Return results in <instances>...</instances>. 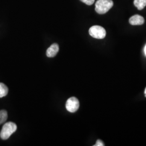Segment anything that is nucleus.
<instances>
[{"label": "nucleus", "instance_id": "nucleus-1", "mask_svg": "<svg viewBox=\"0 0 146 146\" xmlns=\"http://www.w3.org/2000/svg\"><path fill=\"white\" fill-rule=\"evenodd\" d=\"M112 0H98L95 4V11L99 14H104L113 7Z\"/></svg>", "mask_w": 146, "mask_h": 146}, {"label": "nucleus", "instance_id": "nucleus-2", "mask_svg": "<svg viewBox=\"0 0 146 146\" xmlns=\"http://www.w3.org/2000/svg\"><path fill=\"white\" fill-rule=\"evenodd\" d=\"M17 130V125L13 122H8L3 125L0 133V137L2 140H7Z\"/></svg>", "mask_w": 146, "mask_h": 146}, {"label": "nucleus", "instance_id": "nucleus-3", "mask_svg": "<svg viewBox=\"0 0 146 146\" xmlns=\"http://www.w3.org/2000/svg\"><path fill=\"white\" fill-rule=\"evenodd\" d=\"M89 35L95 38L103 39L106 35V31L104 28L100 26H93L89 30Z\"/></svg>", "mask_w": 146, "mask_h": 146}, {"label": "nucleus", "instance_id": "nucleus-4", "mask_svg": "<svg viewBox=\"0 0 146 146\" xmlns=\"http://www.w3.org/2000/svg\"><path fill=\"white\" fill-rule=\"evenodd\" d=\"M80 102L75 97H72L68 99L66 102V108L70 113L76 112L79 108Z\"/></svg>", "mask_w": 146, "mask_h": 146}, {"label": "nucleus", "instance_id": "nucleus-5", "mask_svg": "<svg viewBox=\"0 0 146 146\" xmlns=\"http://www.w3.org/2000/svg\"><path fill=\"white\" fill-rule=\"evenodd\" d=\"M59 51V46L57 43H54L47 49L46 55L48 58H53L56 55Z\"/></svg>", "mask_w": 146, "mask_h": 146}, {"label": "nucleus", "instance_id": "nucleus-6", "mask_svg": "<svg viewBox=\"0 0 146 146\" xmlns=\"http://www.w3.org/2000/svg\"><path fill=\"white\" fill-rule=\"evenodd\" d=\"M129 22L131 25L133 26L142 25L145 22V19L141 16L139 15H135L131 17L129 19Z\"/></svg>", "mask_w": 146, "mask_h": 146}, {"label": "nucleus", "instance_id": "nucleus-7", "mask_svg": "<svg viewBox=\"0 0 146 146\" xmlns=\"http://www.w3.org/2000/svg\"><path fill=\"white\" fill-rule=\"evenodd\" d=\"M134 5L139 10L141 11L146 6V0H134Z\"/></svg>", "mask_w": 146, "mask_h": 146}, {"label": "nucleus", "instance_id": "nucleus-8", "mask_svg": "<svg viewBox=\"0 0 146 146\" xmlns=\"http://www.w3.org/2000/svg\"><path fill=\"white\" fill-rule=\"evenodd\" d=\"M8 93V88L3 83H0V98L5 96Z\"/></svg>", "mask_w": 146, "mask_h": 146}, {"label": "nucleus", "instance_id": "nucleus-9", "mask_svg": "<svg viewBox=\"0 0 146 146\" xmlns=\"http://www.w3.org/2000/svg\"><path fill=\"white\" fill-rule=\"evenodd\" d=\"M8 118L7 111L5 110H0V125L5 122Z\"/></svg>", "mask_w": 146, "mask_h": 146}, {"label": "nucleus", "instance_id": "nucleus-10", "mask_svg": "<svg viewBox=\"0 0 146 146\" xmlns=\"http://www.w3.org/2000/svg\"><path fill=\"white\" fill-rule=\"evenodd\" d=\"M81 2H84L87 5H92L95 2V0H80Z\"/></svg>", "mask_w": 146, "mask_h": 146}, {"label": "nucleus", "instance_id": "nucleus-11", "mask_svg": "<svg viewBox=\"0 0 146 146\" xmlns=\"http://www.w3.org/2000/svg\"><path fill=\"white\" fill-rule=\"evenodd\" d=\"M104 145L103 142V141H101V140H98L96 142V143L95 145H94V146H104Z\"/></svg>", "mask_w": 146, "mask_h": 146}, {"label": "nucleus", "instance_id": "nucleus-12", "mask_svg": "<svg viewBox=\"0 0 146 146\" xmlns=\"http://www.w3.org/2000/svg\"><path fill=\"white\" fill-rule=\"evenodd\" d=\"M144 52H145V54L146 56V44L145 47V48H144Z\"/></svg>", "mask_w": 146, "mask_h": 146}, {"label": "nucleus", "instance_id": "nucleus-13", "mask_svg": "<svg viewBox=\"0 0 146 146\" xmlns=\"http://www.w3.org/2000/svg\"><path fill=\"white\" fill-rule=\"evenodd\" d=\"M145 96L146 97V88L145 89Z\"/></svg>", "mask_w": 146, "mask_h": 146}]
</instances>
